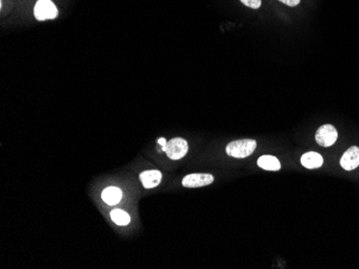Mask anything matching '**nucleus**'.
Instances as JSON below:
<instances>
[{"instance_id": "nucleus-14", "label": "nucleus", "mask_w": 359, "mask_h": 269, "mask_svg": "<svg viewBox=\"0 0 359 269\" xmlns=\"http://www.w3.org/2000/svg\"><path fill=\"white\" fill-rule=\"evenodd\" d=\"M158 144H161L162 147H164L166 144H167V141H166L164 137H162V138H159V140H158Z\"/></svg>"}, {"instance_id": "nucleus-13", "label": "nucleus", "mask_w": 359, "mask_h": 269, "mask_svg": "<svg viewBox=\"0 0 359 269\" xmlns=\"http://www.w3.org/2000/svg\"><path fill=\"white\" fill-rule=\"evenodd\" d=\"M278 2L290 7H296L300 4V0H278Z\"/></svg>"}, {"instance_id": "nucleus-2", "label": "nucleus", "mask_w": 359, "mask_h": 269, "mask_svg": "<svg viewBox=\"0 0 359 269\" xmlns=\"http://www.w3.org/2000/svg\"><path fill=\"white\" fill-rule=\"evenodd\" d=\"M162 149L166 152L169 159L180 160L186 155L188 151V144L184 138L176 137L167 142V144H166Z\"/></svg>"}, {"instance_id": "nucleus-4", "label": "nucleus", "mask_w": 359, "mask_h": 269, "mask_svg": "<svg viewBox=\"0 0 359 269\" xmlns=\"http://www.w3.org/2000/svg\"><path fill=\"white\" fill-rule=\"evenodd\" d=\"M338 138V131L331 125H324L315 134V140L323 147H330L334 145Z\"/></svg>"}, {"instance_id": "nucleus-6", "label": "nucleus", "mask_w": 359, "mask_h": 269, "mask_svg": "<svg viewBox=\"0 0 359 269\" xmlns=\"http://www.w3.org/2000/svg\"><path fill=\"white\" fill-rule=\"evenodd\" d=\"M340 164L345 171H353L359 167V148L356 146L349 147L340 160Z\"/></svg>"}, {"instance_id": "nucleus-5", "label": "nucleus", "mask_w": 359, "mask_h": 269, "mask_svg": "<svg viewBox=\"0 0 359 269\" xmlns=\"http://www.w3.org/2000/svg\"><path fill=\"white\" fill-rule=\"evenodd\" d=\"M214 177L211 174H190L183 178L182 185L185 188H200L211 185Z\"/></svg>"}, {"instance_id": "nucleus-11", "label": "nucleus", "mask_w": 359, "mask_h": 269, "mask_svg": "<svg viewBox=\"0 0 359 269\" xmlns=\"http://www.w3.org/2000/svg\"><path fill=\"white\" fill-rule=\"evenodd\" d=\"M112 221L117 225H127L130 222V216L122 209H114L110 213Z\"/></svg>"}, {"instance_id": "nucleus-9", "label": "nucleus", "mask_w": 359, "mask_h": 269, "mask_svg": "<svg viewBox=\"0 0 359 269\" xmlns=\"http://www.w3.org/2000/svg\"><path fill=\"white\" fill-rule=\"evenodd\" d=\"M122 196H123L122 190L116 187H109L107 189H104L101 194L102 201L110 206L118 204L121 202Z\"/></svg>"}, {"instance_id": "nucleus-12", "label": "nucleus", "mask_w": 359, "mask_h": 269, "mask_svg": "<svg viewBox=\"0 0 359 269\" xmlns=\"http://www.w3.org/2000/svg\"><path fill=\"white\" fill-rule=\"evenodd\" d=\"M241 3L252 9H258L261 6V0H241Z\"/></svg>"}, {"instance_id": "nucleus-1", "label": "nucleus", "mask_w": 359, "mask_h": 269, "mask_svg": "<svg viewBox=\"0 0 359 269\" xmlns=\"http://www.w3.org/2000/svg\"><path fill=\"white\" fill-rule=\"evenodd\" d=\"M257 143L255 140H239L229 143L226 147V152L232 158H247L256 149Z\"/></svg>"}, {"instance_id": "nucleus-8", "label": "nucleus", "mask_w": 359, "mask_h": 269, "mask_svg": "<svg viewBox=\"0 0 359 269\" xmlns=\"http://www.w3.org/2000/svg\"><path fill=\"white\" fill-rule=\"evenodd\" d=\"M300 161H301L302 166L309 170L318 169L324 164V159H323L322 155L317 152H314V151L304 153L301 157Z\"/></svg>"}, {"instance_id": "nucleus-3", "label": "nucleus", "mask_w": 359, "mask_h": 269, "mask_svg": "<svg viewBox=\"0 0 359 269\" xmlns=\"http://www.w3.org/2000/svg\"><path fill=\"white\" fill-rule=\"evenodd\" d=\"M33 14L38 21H46L55 19L58 11L51 0H38L33 9Z\"/></svg>"}, {"instance_id": "nucleus-10", "label": "nucleus", "mask_w": 359, "mask_h": 269, "mask_svg": "<svg viewBox=\"0 0 359 269\" xmlns=\"http://www.w3.org/2000/svg\"><path fill=\"white\" fill-rule=\"evenodd\" d=\"M257 164L262 170L271 171V172H276L281 169V163H280L277 158L270 154L261 155V157L257 160Z\"/></svg>"}, {"instance_id": "nucleus-7", "label": "nucleus", "mask_w": 359, "mask_h": 269, "mask_svg": "<svg viewBox=\"0 0 359 269\" xmlns=\"http://www.w3.org/2000/svg\"><path fill=\"white\" fill-rule=\"evenodd\" d=\"M139 178H140V181H141L142 186L145 189H153V188L158 186L162 182L163 174H162V172L156 171V170L145 171L140 174Z\"/></svg>"}]
</instances>
